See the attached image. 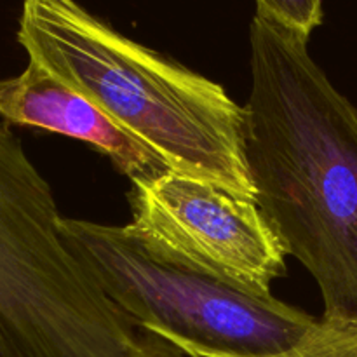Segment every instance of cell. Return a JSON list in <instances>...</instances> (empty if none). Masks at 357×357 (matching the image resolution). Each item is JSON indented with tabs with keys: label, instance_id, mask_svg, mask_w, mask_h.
<instances>
[{
	"label": "cell",
	"instance_id": "obj_5",
	"mask_svg": "<svg viewBox=\"0 0 357 357\" xmlns=\"http://www.w3.org/2000/svg\"><path fill=\"white\" fill-rule=\"evenodd\" d=\"M131 222L166 257L258 296L286 274V251L255 199L169 171L129 192Z\"/></svg>",
	"mask_w": 357,
	"mask_h": 357
},
{
	"label": "cell",
	"instance_id": "obj_1",
	"mask_svg": "<svg viewBox=\"0 0 357 357\" xmlns=\"http://www.w3.org/2000/svg\"><path fill=\"white\" fill-rule=\"evenodd\" d=\"M309 38L255 14L244 150L255 199L288 257L309 271L323 319H357V107Z\"/></svg>",
	"mask_w": 357,
	"mask_h": 357
},
{
	"label": "cell",
	"instance_id": "obj_8",
	"mask_svg": "<svg viewBox=\"0 0 357 357\" xmlns=\"http://www.w3.org/2000/svg\"><path fill=\"white\" fill-rule=\"evenodd\" d=\"M257 14L309 38L323 23V0H255Z\"/></svg>",
	"mask_w": 357,
	"mask_h": 357
},
{
	"label": "cell",
	"instance_id": "obj_7",
	"mask_svg": "<svg viewBox=\"0 0 357 357\" xmlns=\"http://www.w3.org/2000/svg\"><path fill=\"white\" fill-rule=\"evenodd\" d=\"M274 357H357V319H323L291 351Z\"/></svg>",
	"mask_w": 357,
	"mask_h": 357
},
{
	"label": "cell",
	"instance_id": "obj_4",
	"mask_svg": "<svg viewBox=\"0 0 357 357\" xmlns=\"http://www.w3.org/2000/svg\"><path fill=\"white\" fill-rule=\"evenodd\" d=\"M59 230L115 305L187 357H274L319 323L166 257L129 225L61 218Z\"/></svg>",
	"mask_w": 357,
	"mask_h": 357
},
{
	"label": "cell",
	"instance_id": "obj_2",
	"mask_svg": "<svg viewBox=\"0 0 357 357\" xmlns=\"http://www.w3.org/2000/svg\"><path fill=\"white\" fill-rule=\"evenodd\" d=\"M17 42L28 61L87 98L174 171L255 199L244 107L218 82L119 33L77 0H23Z\"/></svg>",
	"mask_w": 357,
	"mask_h": 357
},
{
	"label": "cell",
	"instance_id": "obj_6",
	"mask_svg": "<svg viewBox=\"0 0 357 357\" xmlns=\"http://www.w3.org/2000/svg\"><path fill=\"white\" fill-rule=\"evenodd\" d=\"M0 121L89 143L131 185L153 183L174 171L155 150L33 61L17 75L0 79Z\"/></svg>",
	"mask_w": 357,
	"mask_h": 357
},
{
	"label": "cell",
	"instance_id": "obj_3",
	"mask_svg": "<svg viewBox=\"0 0 357 357\" xmlns=\"http://www.w3.org/2000/svg\"><path fill=\"white\" fill-rule=\"evenodd\" d=\"M61 218L51 185L0 121V357H187L105 295Z\"/></svg>",
	"mask_w": 357,
	"mask_h": 357
}]
</instances>
